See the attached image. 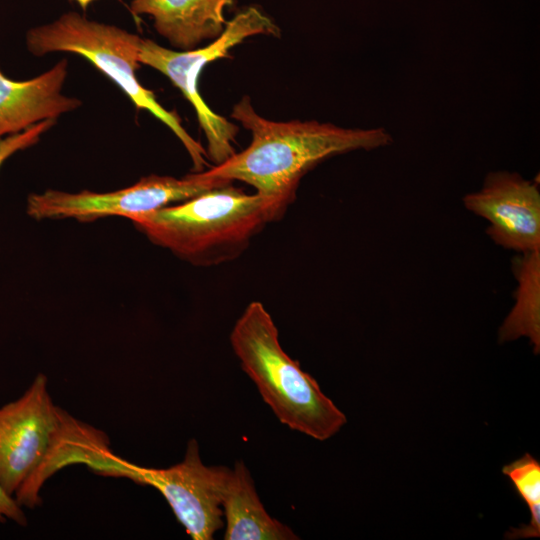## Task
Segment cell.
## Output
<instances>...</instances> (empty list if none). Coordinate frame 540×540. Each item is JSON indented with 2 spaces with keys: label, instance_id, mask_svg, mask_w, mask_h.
Masks as SVG:
<instances>
[{
  "label": "cell",
  "instance_id": "cell-11",
  "mask_svg": "<svg viewBox=\"0 0 540 540\" xmlns=\"http://www.w3.org/2000/svg\"><path fill=\"white\" fill-rule=\"evenodd\" d=\"M233 0H131L130 11L148 15L155 30L174 48L190 50L216 39L227 21L225 8Z\"/></svg>",
  "mask_w": 540,
  "mask_h": 540
},
{
  "label": "cell",
  "instance_id": "cell-8",
  "mask_svg": "<svg viewBox=\"0 0 540 540\" xmlns=\"http://www.w3.org/2000/svg\"><path fill=\"white\" fill-rule=\"evenodd\" d=\"M224 469L204 465L198 442L191 439L182 462L168 468L128 463L125 477L156 488L193 540H211L223 527L220 486Z\"/></svg>",
  "mask_w": 540,
  "mask_h": 540
},
{
  "label": "cell",
  "instance_id": "cell-15",
  "mask_svg": "<svg viewBox=\"0 0 540 540\" xmlns=\"http://www.w3.org/2000/svg\"><path fill=\"white\" fill-rule=\"evenodd\" d=\"M56 122L55 120L42 121L20 133L0 138V168L15 153L35 145Z\"/></svg>",
  "mask_w": 540,
  "mask_h": 540
},
{
  "label": "cell",
  "instance_id": "cell-7",
  "mask_svg": "<svg viewBox=\"0 0 540 540\" xmlns=\"http://www.w3.org/2000/svg\"><path fill=\"white\" fill-rule=\"evenodd\" d=\"M224 184L228 182L206 179L197 172L181 179L150 175L132 186L106 193L47 190L30 194L26 211L37 220L73 218L90 222L109 216L132 220Z\"/></svg>",
  "mask_w": 540,
  "mask_h": 540
},
{
  "label": "cell",
  "instance_id": "cell-10",
  "mask_svg": "<svg viewBox=\"0 0 540 540\" xmlns=\"http://www.w3.org/2000/svg\"><path fill=\"white\" fill-rule=\"evenodd\" d=\"M67 76L65 58L23 81L8 78L0 69V138L78 109L82 101L62 92Z\"/></svg>",
  "mask_w": 540,
  "mask_h": 540
},
{
  "label": "cell",
  "instance_id": "cell-4",
  "mask_svg": "<svg viewBox=\"0 0 540 540\" xmlns=\"http://www.w3.org/2000/svg\"><path fill=\"white\" fill-rule=\"evenodd\" d=\"M141 38L116 25L91 20L75 11L30 28L25 36L34 56L66 52L79 55L114 82L137 109L150 112L181 141L196 172L207 166V152L183 127L174 111L164 108L154 93L137 79Z\"/></svg>",
  "mask_w": 540,
  "mask_h": 540
},
{
  "label": "cell",
  "instance_id": "cell-5",
  "mask_svg": "<svg viewBox=\"0 0 540 540\" xmlns=\"http://www.w3.org/2000/svg\"><path fill=\"white\" fill-rule=\"evenodd\" d=\"M67 416L54 405L44 374L0 407V485L20 506L39 505L44 472Z\"/></svg>",
  "mask_w": 540,
  "mask_h": 540
},
{
  "label": "cell",
  "instance_id": "cell-12",
  "mask_svg": "<svg viewBox=\"0 0 540 540\" xmlns=\"http://www.w3.org/2000/svg\"><path fill=\"white\" fill-rule=\"evenodd\" d=\"M220 504L226 518L225 540H295L296 534L265 510L246 465L225 466Z\"/></svg>",
  "mask_w": 540,
  "mask_h": 540
},
{
  "label": "cell",
  "instance_id": "cell-3",
  "mask_svg": "<svg viewBox=\"0 0 540 540\" xmlns=\"http://www.w3.org/2000/svg\"><path fill=\"white\" fill-rule=\"evenodd\" d=\"M230 343L243 371L282 424L319 441L334 436L345 414L283 350L278 329L264 305L253 301L236 321Z\"/></svg>",
  "mask_w": 540,
  "mask_h": 540
},
{
  "label": "cell",
  "instance_id": "cell-6",
  "mask_svg": "<svg viewBox=\"0 0 540 540\" xmlns=\"http://www.w3.org/2000/svg\"><path fill=\"white\" fill-rule=\"evenodd\" d=\"M259 34L278 37L280 30L261 10L249 6L227 22L221 35L204 47L176 51L151 39L141 38L140 64L165 75L191 103L207 140V158L214 165L236 153L233 143L239 128L213 112L204 102L198 89L200 73L208 63L228 56V51L244 39Z\"/></svg>",
  "mask_w": 540,
  "mask_h": 540
},
{
  "label": "cell",
  "instance_id": "cell-1",
  "mask_svg": "<svg viewBox=\"0 0 540 540\" xmlns=\"http://www.w3.org/2000/svg\"><path fill=\"white\" fill-rule=\"evenodd\" d=\"M231 117L251 132L247 148L221 164L197 172L201 177L242 181L269 204L272 221L280 220L294 201L301 178L321 161L354 150L389 145L384 128L349 129L317 121L277 122L260 116L250 99L242 98Z\"/></svg>",
  "mask_w": 540,
  "mask_h": 540
},
{
  "label": "cell",
  "instance_id": "cell-13",
  "mask_svg": "<svg viewBox=\"0 0 540 540\" xmlns=\"http://www.w3.org/2000/svg\"><path fill=\"white\" fill-rule=\"evenodd\" d=\"M517 280L515 304L504 319L500 343L529 338L535 354L540 352V250L521 253L512 260Z\"/></svg>",
  "mask_w": 540,
  "mask_h": 540
},
{
  "label": "cell",
  "instance_id": "cell-2",
  "mask_svg": "<svg viewBox=\"0 0 540 540\" xmlns=\"http://www.w3.org/2000/svg\"><path fill=\"white\" fill-rule=\"evenodd\" d=\"M154 244L197 266L232 261L273 222L268 202L224 184L131 220Z\"/></svg>",
  "mask_w": 540,
  "mask_h": 540
},
{
  "label": "cell",
  "instance_id": "cell-16",
  "mask_svg": "<svg viewBox=\"0 0 540 540\" xmlns=\"http://www.w3.org/2000/svg\"><path fill=\"white\" fill-rule=\"evenodd\" d=\"M13 521L20 526L27 525V518L22 506L13 496H10L0 485V524Z\"/></svg>",
  "mask_w": 540,
  "mask_h": 540
},
{
  "label": "cell",
  "instance_id": "cell-17",
  "mask_svg": "<svg viewBox=\"0 0 540 540\" xmlns=\"http://www.w3.org/2000/svg\"><path fill=\"white\" fill-rule=\"evenodd\" d=\"M75 1L82 10H86L88 6L95 0H72Z\"/></svg>",
  "mask_w": 540,
  "mask_h": 540
},
{
  "label": "cell",
  "instance_id": "cell-14",
  "mask_svg": "<svg viewBox=\"0 0 540 540\" xmlns=\"http://www.w3.org/2000/svg\"><path fill=\"white\" fill-rule=\"evenodd\" d=\"M502 472L512 482L530 511V521L520 528H512L505 538H531L540 536V463L529 453L503 466Z\"/></svg>",
  "mask_w": 540,
  "mask_h": 540
},
{
  "label": "cell",
  "instance_id": "cell-9",
  "mask_svg": "<svg viewBox=\"0 0 540 540\" xmlns=\"http://www.w3.org/2000/svg\"><path fill=\"white\" fill-rule=\"evenodd\" d=\"M467 210L486 219L495 244L520 253L540 250V191L520 174L495 171L482 188L464 196Z\"/></svg>",
  "mask_w": 540,
  "mask_h": 540
}]
</instances>
